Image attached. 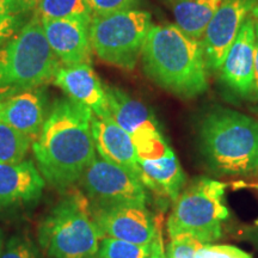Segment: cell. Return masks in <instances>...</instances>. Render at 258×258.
Instances as JSON below:
<instances>
[{
  "label": "cell",
  "mask_w": 258,
  "mask_h": 258,
  "mask_svg": "<svg viewBox=\"0 0 258 258\" xmlns=\"http://www.w3.org/2000/svg\"><path fill=\"white\" fill-rule=\"evenodd\" d=\"M258 0H221L209 22L201 44L209 71H219L228 48Z\"/></svg>",
  "instance_id": "obj_10"
},
{
  "label": "cell",
  "mask_w": 258,
  "mask_h": 258,
  "mask_svg": "<svg viewBox=\"0 0 258 258\" xmlns=\"http://www.w3.org/2000/svg\"><path fill=\"white\" fill-rule=\"evenodd\" d=\"M157 227L156 233L152 241H151V252L148 258H166L165 250H164L163 241V232H161V219L157 218Z\"/></svg>",
  "instance_id": "obj_28"
},
{
  "label": "cell",
  "mask_w": 258,
  "mask_h": 258,
  "mask_svg": "<svg viewBox=\"0 0 258 258\" xmlns=\"http://www.w3.org/2000/svg\"><path fill=\"white\" fill-rule=\"evenodd\" d=\"M203 245L205 244L202 241L196 239L191 234L175 235L171 237L166 258H196Z\"/></svg>",
  "instance_id": "obj_24"
},
{
  "label": "cell",
  "mask_w": 258,
  "mask_h": 258,
  "mask_svg": "<svg viewBox=\"0 0 258 258\" xmlns=\"http://www.w3.org/2000/svg\"><path fill=\"white\" fill-rule=\"evenodd\" d=\"M104 235L82 192L67 194L38 227L42 249L53 258H92Z\"/></svg>",
  "instance_id": "obj_5"
},
{
  "label": "cell",
  "mask_w": 258,
  "mask_h": 258,
  "mask_svg": "<svg viewBox=\"0 0 258 258\" xmlns=\"http://www.w3.org/2000/svg\"><path fill=\"white\" fill-rule=\"evenodd\" d=\"M32 141L17 129L0 121V164L24 160Z\"/></svg>",
  "instance_id": "obj_22"
},
{
  "label": "cell",
  "mask_w": 258,
  "mask_h": 258,
  "mask_svg": "<svg viewBox=\"0 0 258 258\" xmlns=\"http://www.w3.org/2000/svg\"><path fill=\"white\" fill-rule=\"evenodd\" d=\"M61 63L44 36L36 15L0 47V99L41 88L54 79Z\"/></svg>",
  "instance_id": "obj_4"
},
{
  "label": "cell",
  "mask_w": 258,
  "mask_h": 258,
  "mask_svg": "<svg viewBox=\"0 0 258 258\" xmlns=\"http://www.w3.org/2000/svg\"><path fill=\"white\" fill-rule=\"evenodd\" d=\"M79 180L93 206L146 205V186L141 179L129 170L99 156L90 163Z\"/></svg>",
  "instance_id": "obj_8"
},
{
  "label": "cell",
  "mask_w": 258,
  "mask_h": 258,
  "mask_svg": "<svg viewBox=\"0 0 258 258\" xmlns=\"http://www.w3.org/2000/svg\"><path fill=\"white\" fill-rule=\"evenodd\" d=\"M46 180L31 160L0 164V206L40 199Z\"/></svg>",
  "instance_id": "obj_16"
},
{
  "label": "cell",
  "mask_w": 258,
  "mask_h": 258,
  "mask_svg": "<svg viewBox=\"0 0 258 258\" xmlns=\"http://www.w3.org/2000/svg\"><path fill=\"white\" fill-rule=\"evenodd\" d=\"M92 134L99 157L131 171L141 179L133 139L110 116L92 115Z\"/></svg>",
  "instance_id": "obj_15"
},
{
  "label": "cell",
  "mask_w": 258,
  "mask_h": 258,
  "mask_svg": "<svg viewBox=\"0 0 258 258\" xmlns=\"http://www.w3.org/2000/svg\"><path fill=\"white\" fill-rule=\"evenodd\" d=\"M38 251L34 240L24 233L15 234L5 245L0 258H37Z\"/></svg>",
  "instance_id": "obj_25"
},
{
  "label": "cell",
  "mask_w": 258,
  "mask_h": 258,
  "mask_svg": "<svg viewBox=\"0 0 258 258\" xmlns=\"http://www.w3.org/2000/svg\"><path fill=\"white\" fill-rule=\"evenodd\" d=\"M53 82L69 98L89 108L96 116H110L105 86L91 67V63L60 66Z\"/></svg>",
  "instance_id": "obj_13"
},
{
  "label": "cell",
  "mask_w": 258,
  "mask_h": 258,
  "mask_svg": "<svg viewBox=\"0 0 258 258\" xmlns=\"http://www.w3.org/2000/svg\"><path fill=\"white\" fill-rule=\"evenodd\" d=\"M35 15L40 19H84L93 17L86 0H37Z\"/></svg>",
  "instance_id": "obj_21"
},
{
  "label": "cell",
  "mask_w": 258,
  "mask_h": 258,
  "mask_svg": "<svg viewBox=\"0 0 258 258\" xmlns=\"http://www.w3.org/2000/svg\"><path fill=\"white\" fill-rule=\"evenodd\" d=\"M145 73L160 88L180 98H194L208 89V66L201 41L176 24H154L145 41Z\"/></svg>",
  "instance_id": "obj_2"
},
{
  "label": "cell",
  "mask_w": 258,
  "mask_h": 258,
  "mask_svg": "<svg viewBox=\"0 0 258 258\" xmlns=\"http://www.w3.org/2000/svg\"><path fill=\"white\" fill-rule=\"evenodd\" d=\"M46 117L43 86L0 99V121L27 135L32 143L40 134Z\"/></svg>",
  "instance_id": "obj_14"
},
{
  "label": "cell",
  "mask_w": 258,
  "mask_h": 258,
  "mask_svg": "<svg viewBox=\"0 0 258 258\" xmlns=\"http://www.w3.org/2000/svg\"><path fill=\"white\" fill-rule=\"evenodd\" d=\"M36 5L37 0H0V47L30 21Z\"/></svg>",
  "instance_id": "obj_20"
},
{
  "label": "cell",
  "mask_w": 258,
  "mask_h": 258,
  "mask_svg": "<svg viewBox=\"0 0 258 258\" xmlns=\"http://www.w3.org/2000/svg\"><path fill=\"white\" fill-rule=\"evenodd\" d=\"M151 27L150 12L139 9L93 16L90 24L92 50L106 63L122 70H134Z\"/></svg>",
  "instance_id": "obj_6"
},
{
  "label": "cell",
  "mask_w": 258,
  "mask_h": 258,
  "mask_svg": "<svg viewBox=\"0 0 258 258\" xmlns=\"http://www.w3.org/2000/svg\"><path fill=\"white\" fill-rule=\"evenodd\" d=\"M141 182L158 195L176 201L184 183V173L172 150L156 159H138Z\"/></svg>",
  "instance_id": "obj_18"
},
{
  "label": "cell",
  "mask_w": 258,
  "mask_h": 258,
  "mask_svg": "<svg viewBox=\"0 0 258 258\" xmlns=\"http://www.w3.org/2000/svg\"><path fill=\"white\" fill-rule=\"evenodd\" d=\"M91 211L104 237L147 245L151 244L156 233L157 220L146 208V205L92 206Z\"/></svg>",
  "instance_id": "obj_9"
},
{
  "label": "cell",
  "mask_w": 258,
  "mask_h": 258,
  "mask_svg": "<svg viewBox=\"0 0 258 258\" xmlns=\"http://www.w3.org/2000/svg\"><path fill=\"white\" fill-rule=\"evenodd\" d=\"M221 0H167L175 23L194 40L201 41Z\"/></svg>",
  "instance_id": "obj_19"
},
{
  "label": "cell",
  "mask_w": 258,
  "mask_h": 258,
  "mask_svg": "<svg viewBox=\"0 0 258 258\" xmlns=\"http://www.w3.org/2000/svg\"><path fill=\"white\" fill-rule=\"evenodd\" d=\"M92 258H102V257H99V256H98V254H96V256H93Z\"/></svg>",
  "instance_id": "obj_32"
},
{
  "label": "cell",
  "mask_w": 258,
  "mask_h": 258,
  "mask_svg": "<svg viewBox=\"0 0 258 258\" xmlns=\"http://www.w3.org/2000/svg\"><path fill=\"white\" fill-rule=\"evenodd\" d=\"M141 0H86L93 16H105L138 9Z\"/></svg>",
  "instance_id": "obj_26"
},
{
  "label": "cell",
  "mask_w": 258,
  "mask_h": 258,
  "mask_svg": "<svg viewBox=\"0 0 258 258\" xmlns=\"http://www.w3.org/2000/svg\"><path fill=\"white\" fill-rule=\"evenodd\" d=\"M151 244L140 245L127 240L104 237L99 244L98 256L102 258H148Z\"/></svg>",
  "instance_id": "obj_23"
},
{
  "label": "cell",
  "mask_w": 258,
  "mask_h": 258,
  "mask_svg": "<svg viewBox=\"0 0 258 258\" xmlns=\"http://www.w3.org/2000/svg\"><path fill=\"white\" fill-rule=\"evenodd\" d=\"M44 36L61 66L91 63L90 21L41 19Z\"/></svg>",
  "instance_id": "obj_12"
},
{
  "label": "cell",
  "mask_w": 258,
  "mask_h": 258,
  "mask_svg": "<svg viewBox=\"0 0 258 258\" xmlns=\"http://www.w3.org/2000/svg\"><path fill=\"white\" fill-rule=\"evenodd\" d=\"M105 92L109 115L133 141L159 132L156 117L144 103L115 86H105Z\"/></svg>",
  "instance_id": "obj_17"
},
{
  "label": "cell",
  "mask_w": 258,
  "mask_h": 258,
  "mask_svg": "<svg viewBox=\"0 0 258 258\" xmlns=\"http://www.w3.org/2000/svg\"><path fill=\"white\" fill-rule=\"evenodd\" d=\"M256 21V19H254ZM251 96L258 99V22L256 21V48H254V70H253V86Z\"/></svg>",
  "instance_id": "obj_29"
},
{
  "label": "cell",
  "mask_w": 258,
  "mask_h": 258,
  "mask_svg": "<svg viewBox=\"0 0 258 258\" xmlns=\"http://www.w3.org/2000/svg\"><path fill=\"white\" fill-rule=\"evenodd\" d=\"M3 250H4V234H3V231L0 230V256H2Z\"/></svg>",
  "instance_id": "obj_30"
},
{
  "label": "cell",
  "mask_w": 258,
  "mask_h": 258,
  "mask_svg": "<svg viewBox=\"0 0 258 258\" xmlns=\"http://www.w3.org/2000/svg\"><path fill=\"white\" fill-rule=\"evenodd\" d=\"M256 21L250 15L226 53L220 70L221 80L241 97H250L253 86Z\"/></svg>",
  "instance_id": "obj_11"
},
{
  "label": "cell",
  "mask_w": 258,
  "mask_h": 258,
  "mask_svg": "<svg viewBox=\"0 0 258 258\" xmlns=\"http://www.w3.org/2000/svg\"><path fill=\"white\" fill-rule=\"evenodd\" d=\"M226 184L209 178H199L177 198L169 220L170 238L191 234L203 244L221 237V221L228 217L225 206Z\"/></svg>",
  "instance_id": "obj_7"
},
{
  "label": "cell",
  "mask_w": 258,
  "mask_h": 258,
  "mask_svg": "<svg viewBox=\"0 0 258 258\" xmlns=\"http://www.w3.org/2000/svg\"><path fill=\"white\" fill-rule=\"evenodd\" d=\"M92 115L89 108L69 97L51 105L31 147L37 169L54 188H71L96 158Z\"/></svg>",
  "instance_id": "obj_1"
},
{
  "label": "cell",
  "mask_w": 258,
  "mask_h": 258,
  "mask_svg": "<svg viewBox=\"0 0 258 258\" xmlns=\"http://www.w3.org/2000/svg\"><path fill=\"white\" fill-rule=\"evenodd\" d=\"M253 16V18L256 19V21L258 22V3L256 4V6H254L253 10H252V14H251Z\"/></svg>",
  "instance_id": "obj_31"
},
{
  "label": "cell",
  "mask_w": 258,
  "mask_h": 258,
  "mask_svg": "<svg viewBox=\"0 0 258 258\" xmlns=\"http://www.w3.org/2000/svg\"><path fill=\"white\" fill-rule=\"evenodd\" d=\"M196 258H252L251 254L231 245L205 244L200 249Z\"/></svg>",
  "instance_id": "obj_27"
},
{
  "label": "cell",
  "mask_w": 258,
  "mask_h": 258,
  "mask_svg": "<svg viewBox=\"0 0 258 258\" xmlns=\"http://www.w3.org/2000/svg\"><path fill=\"white\" fill-rule=\"evenodd\" d=\"M201 153L222 175H249L258 170V122L226 108H214L199 123Z\"/></svg>",
  "instance_id": "obj_3"
}]
</instances>
